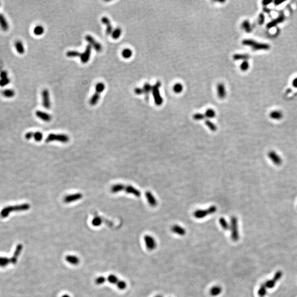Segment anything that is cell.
I'll list each match as a JSON object with an SVG mask.
<instances>
[{"instance_id":"obj_15","label":"cell","mask_w":297,"mask_h":297,"mask_svg":"<svg viewBox=\"0 0 297 297\" xmlns=\"http://www.w3.org/2000/svg\"><path fill=\"white\" fill-rule=\"evenodd\" d=\"M285 19H286V17H285L284 14L282 13H281L276 19L272 20V21L267 23V28L269 29H271L272 28H273L274 26L284 22Z\"/></svg>"},{"instance_id":"obj_55","label":"cell","mask_w":297,"mask_h":297,"mask_svg":"<svg viewBox=\"0 0 297 297\" xmlns=\"http://www.w3.org/2000/svg\"><path fill=\"white\" fill-rule=\"evenodd\" d=\"M271 2H272V1H266V0H265V1H263L262 2V4L264 6H267L268 5H269L270 3H271Z\"/></svg>"},{"instance_id":"obj_38","label":"cell","mask_w":297,"mask_h":297,"mask_svg":"<svg viewBox=\"0 0 297 297\" xmlns=\"http://www.w3.org/2000/svg\"><path fill=\"white\" fill-rule=\"evenodd\" d=\"M205 123V124H206L207 127L209 129H210L211 131L215 132V131L217 130V128L216 126L213 122H211V121H210V120H206Z\"/></svg>"},{"instance_id":"obj_27","label":"cell","mask_w":297,"mask_h":297,"mask_svg":"<svg viewBox=\"0 0 297 297\" xmlns=\"http://www.w3.org/2000/svg\"><path fill=\"white\" fill-rule=\"evenodd\" d=\"M153 86H151L149 83H145L142 87V89L144 91V94L145 95V99L146 101L148 100L149 99V94L152 91Z\"/></svg>"},{"instance_id":"obj_46","label":"cell","mask_w":297,"mask_h":297,"mask_svg":"<svg viewBox=\"0 0 297 297\" xmlns=\"http://www.w3.org/2000/svg\"><path fill=\"white\" fill-rule=\"evenodd\" d=\"M193 118L196 121H201V120H203L205 119V116L204 114H203V113H195L194 115H193Z\"/></svg>"},{"instance_id":"obj_48","label":"cell","mask_w":297,"mask_h":297,"mask_svg":"<svg viewBox=\"0 0 297 297\" xmlns=\"http://www.w3.org/2000/svg\"><path fill=\"white\" fill-rule=\"evenodd\" d=\"M276 282L272 279L271 280H269L265 282V286L267 288H273L276 285Z\"/></svg>"},{"instance_id":"obj_7","label":"cell","mask_w":297,"mask_h":297,"mask_svg":"<svg viewBox=\"0 0 297 297\" xmlns=\"http://www.w3.org/2000/svg\"><path fill=\"white\" fill-rule=\"evenodd\" d=\"M161 86V83L160 82H157L154 86H153L152 93L155 100V103L157 106H160L163 103V99L160 93L159 88Z\"/></svg>"},{"instance_id":"obj_13","label":"cell","mask_w":297,"mask_h":297,"mask_svg":"<svg viewBox=\"0 0 297 297\" xmlns=\"http://www.w3.org/2000/svg\"><path fill=\"white\" fill-rule=\"evenodd\" d=\"M91 46L90 45H88L86 46L85 50L83 52L81 53L80 58V61L82 63H87L90 58L91 52Z\"/></svg>"},{"instance_id":"obj_30","label":"cell","mask_w":297,"mask_h":297,"mask_svg":"<svg viewBox=\"0 0 297 297\" xmlns=\"http://www.w3.org/2000/svg\"><path fill=\"white\" fill-rule=\"evenodd\" d=\"M242 28H243V29L246 32H248V33H250L252 32V26L250 23L249 22V21L246 20L244 21L243 22L242 24Z\"/></svg>"},{"instance_id":"obj_45","label":"cell","mask_w":297,"mask_h":297,"mask_svg":"<svg viewBox=\"0 0 297 297\" xmlns=\"http://www.w3.org/2000/svg\"><path fill=\"white\" fill-rule=\"evenodd\" d=\"M11 80L9 78H3V79H0V86L4 87L6 86L7 85L9 84Z\"/></svg>"},{"instance_id":"obj_8","label":"cell","mask_w":297,"mask_h":297,"mask_svg":"<svg viewBox=\"0 0 297 297\" xmlns=\"http://www.w3.org/2000/svg\"><path fill=\"white\" fill-rule=\"evenodd\" d=\"M85 40L89 44V45L92 47L97 51L100 52L102 50V45L90 35H86Z\"/></svg>"},{"instance_id":"obj_59","label":"cell","mask_w":297,"mask_h":297,"mask_svg":"<svg viewBox=\"0 0 297 297\" xmlns=\"http://www.w3.org/2000/svg\"><path fill=\"white\" fill-rule=\"evenodd\" d=\"M162 297V296H161V295H159V296H156V297Z\"/></svg>"},{"instance_id":"obj_10","label":"cell","mask_w":297,"mask_h":297,"mask_svg":"<svg viewBox=\"0 0 297 297\" xmlns=\"http://www.w3.org/2000/svg\"><path fill=\"white\" fill-rule=\"evenodd\" d=\"M25 138L27 140H30L33 138L36 142H40L43 138V134L39 131L29 132L25 134Z\"/></svg>"},{"instance_id":"obj_11","label":"cell","mask_w":297,"mask_h":297,"mask_svg":"<svg viewBox=\"0 0 297 297\" xmlns=\"http://www.w3.org/2000/svg\"><path fill=\"white\" fill-rule=\"evenodd\" d=\"M42 104L44 108L49 109L51 107V102L50 99L49 91L47 89H44L41 92Z\"/></svg>"},{"instance_id":"obj_42","label":"cell","mask_w":297,"mask_h":297,"mask_svg":"<svg viewBox=\"0 0 297 297\" xmlns=\"http://www.w3.org/2000/svg\"><path fill=\"white\" fill-rule=\"evenodd\" d=\"M11 263V259L7 258L5 257H0V266L5 267Z\"/></svg>"},{"instance_id":"obj_58","label":"cell","mask_w":297,"mask_h":297,"mask_svg":"<svg viewBox=\"0 0 297 297\" xmlns=\"http://www.w3.org/2000/svg\"><path fill=\"white\" fill-rule=\"evenodd\" d=\"M62 297H70V296H69V295H68V294H64V295H63V296H62Z\"/></svg>"},{"instance_id":"obj_5","label":"cell","mask_w":297,"mask_h":297,"mask_svg":"<svg viewBox=\"0 0 297 297\" xmlns=\"http://www.w3.org/2000/svg\"><path fill=\"white\" fill-rule=\"evenodd\" d=\"M216 211H217L216 207L213 205V206L209 207V208H207L205 210L199 209V210H197L195 211L193 213V215H194V217H195L196 219H203V218L207 217V216L209 215H211V214L215 213L216 212Z\"/></svg>"},{"instance_id":"obj_44","label":"cell","mask_w":297,"mask_h":297,"mask_svg":"<svg viewBox=\"0 0 297 297\" xmlns=\"http://www.w3.org/2000/svg\"><path fill=\"white\" fill-rule=\"evenodd\" d=\"M240 70L242 71H246L249 68V63L247 61H244L240 65Z\"/></svg>"},{"instance_id":"obj_1","label":"cell","mask_w":297,"mask_h":297,"mask_svg":"<svg viewBox=\"0 0 297 297\" xmlns=\"http://www.w3.org/2000/svg\"><path fill=\"white\" fill-rule=\"evenodd\" d=\"M30 205L29 204L24 203L14 206H7L2 209L0 212V217L5 219L9 215L13 212H22L29 210Z\"/></svg>"},{"instance_id":"obj_47","label":"cell","mask_w":297,"mask_h":297,"mask_svg":"<svg viewBox=\"0 0 297 297\" xmlns=\"http://www.w3.org/2000/svg\"><path fill=\"white\" fill-rule=\"evenodd\" d=\"M173 89L176 93H180L183 90V86L180 83H177L173 86Z\"/></svg>"},{"instance_id":"obj_21","label":"cell","mask_w":297,"mask_h":297,"mask_svg":"<svg viewBox=\"0 0 297 297\" xmlns=\"http://www.w3.org/2000/svg\"><path fill=\"white\" fill-rule=\"evenodd\" d=\"M23 249V246L22 244H18L17 246L16 249L15 250V252L14 253L13 257L11 259V263L13 264H14L17 263V258L19 256L20 254L21 253L22 250Z\"/></svg>"},{"instance_id":"obj_37","label":"cell","mask_w":297,"mask_h":297,"mask_svg":"<svg viewBox=\"0 0 297 297\" xmlns=\"http://www.w3.org/2000/svg\"><path fill=\"white\" fill-rule=\"evenodd\" d=\"M107 279L109 283L113 284H116L119 280L115 275H110L107 277Z\"/></svg>"},{"instance_id":"obj_53","label":"cell","mask_w":297,"mask_h":297,"mask_svg":"<svg viewBox=\"0 0 297 297\" xmlns=\"http://www.w3.org/2000/svg\"><path fill=\"white\" fill-rule=\"evenodd\" d=\"M8 77V73H7V72L3 71L1 72V73H0V79H3V78H6Z\"/></svg>"},{"instance_id":"obj_57","label":"cell","mask_w":297,"mask_h":297,"mask_svg":"<svg viewBox=\"0 0 297 297\" xmlns=\"http://www.w3.org/2000/svg\"><path fill=\"white\" fill-rule=\"evenodd\" d=\"M263 10H264V11L265 12L267 13H269L270 12V9L269 8H266V7H264Z\"/></svg>"},{"instance_id":"obj_9","label":"cell","mask_w":297,"mask_h":297,"mask_svg":"<svg viewBox=\"0 0 297 297\" xmlns=\"http://www.w3.org/2000/svg\"><path fill=\"white\" fill-rule=\"evenodd\" d=\"M146 248L149 250H153L156 248L157 244L153 237L150 235H145L144 237Z\"/></svg>"},{"instance_id":"obj_4","label":"cell","mask_w":297,"mask_h":297,"mask_svg":"<svg viewBox=\"0 0 297 297\" xmlns=\"http://www.w3.org/2000/svg\"><path fill=\"white\" fill-rule=\"evenodd\" d=\"M70 140L69 136L65 134H55L51 133L49 134L46 138L45 142H58L62 143H67Z\"/></svg>"},{"instance_id":"obj_36","label":"cell","mask_w":297,"mask_h":297,"mask_svg":"<svg viewBox=\"0 0 297 297\" xmlns=\"http://www.w3.org/2000/svg\"><path fill=\"white\" fill-rule=\"evenodd\" d=\"M267 293V288L266 287L265 284H262L260 287L259 289L258 294L260 297H264Z\"/></svg>"},{"instance_id":"obj_51","label":"cell","mask_w":297,"mask_h":297,"mask_svg":"<svg viewBox=\"0 0 297 297\" xmlns=\"http://www.w3.org/2000/svg\"><path fill=\"white\" fill-rule=\"evenodd\" d=\"M265 15L264 14V13H261L259 14V16L258 19V23L260 25H263L264 22H265Z\"/></svg>"},{"instance_id":"obj_52","label":"cell","mask_w":297,"mask_h":297,"mask_svg":"<svg viewBox=\"0 0 297 297\" xmlns=\"http://www.w3.org/2000/svg\"><path fill=\"white\" fill-rule=\"evenodd\" d=\"M134 92L137 95H142L144 94V91L142 88H136L134 89Z\"/></svg>"},{"instance_id":"obj_18","label":"cell","mask_w":297,"mask_h":297,"mask_svg":"<svg viewBox=\"0 0 297 297\" xmlns=\"http://www.w3.org/2000/svg\"><path fill=\"white\" fill-rule=\"evenodd\" d=\"M145 197L148 202V204L152 207H156L157 205V201L156 199L155 196L150 191L145 192Z\"/></svg>"},{"instance_id":"obj_60","label":"cell","mask_w":297,"mask_h":297,"mask_svg":"<svg viewBox=\"0 0 297 297\" xmlns=\"http://www.w3.org/2000/svg\"><path fill=\"white\" fill-rule=\"evenodd\" d=\"M0 6H1V3H0Z\"/></svg>"},{"instance_id":"obj_40","label":"cell","mask_w":297,"mask_h":297,"mask_svg":"<svg viewBox=\"0 0 297 297\" xmlns=\"http://www.w3.org/2000/svg\"><path fill=\"white\" fill-rule=\"evenodd\" d=\"M205 117L208 118H214L216 116V113L214 110L211 109H209L206 111L205 113H204Z\"/></svg>"},{"instance_id":"obj_34","label":"cell","mask_w":297,"mask_h":297,"mask_svg":"<svg viewBox=\"0 0 297 297\" xmlns=\"http://www.w3.org/2000/svg\"><path fill=\"white\" fill-rule=\"evenodd\" d=\"M34 34L36 36H40L44 34V28L43 26H36L33 30Z\"/></svg>"},{"instance_id":"obj_31","label":"cell","mask_w":297,"mask_h":297,"mask_svg":"<svg viewBox=\"0 0 297 297\" xmlns=\"http://www.w3.org/2000/svg\"><path fill=\"white\" fill-rule=\"evenodd\" d=\"M233 58L236 61L243 60L244 61H247L250 58V56L248 54H235L234 55H233Z\"/></svg>"},{"instance_id":"obj_20","label":"cell","mask_w":297,"mask_h":297,"mask_svg":"<svg viewBox=\"0 0 297 297\" xmlns=\"http://www.w3.org/2000/svg\"><path fill=\"white\" fill-rule=\"evenodd\" d=\"M101 22L103 24H105V26H106V34L107 35L111 34L113 32V27L111 25V22H110V20L109 19V18H107V17H103L101 19Z\"/></svg>"},{"instance_id":"obj_6","label":"cell","mask_w":297,"mask_h":297,"mask_svg":"<svg viewBox=\"0 0 297 297\" xmlns=\"http://www.w3.org/2000/svg\"><path fill=\"white\" fill-rule=\"evenodd\" d=\"M105 85L103 83H98L96 85V91L94 94L91 97L89 100V103L91 106H94L97 104L99 99L101 93L105 90Z\"/></svg>"},{"instance_id":"obj_39","label":"cell","mask_w":297,"mask_h":297,"mask_svg":"<svg viewBox=\"0 0 297 297\" xmlns=\"http://www.w3.org/2000/svg\"><path fill=\"white\" fill-rule=\"evenodd\" d=\"M132 54H133L132 51L129 49H124L122 53L123 58H126V59L130 58L131 56H132Z\"/></svg>"},{"instance_id":"obj_3","label":"cell","mask_w":297,"mask_h":297,"mask_svg":"<svg viewBox=\"0 0 297 297\" xmlns=\"http://www.w3.org/2000/svg\"><path fill=\"white\" fill-rule=\"evenodd\" d=\"M231 230V237L233 241L237 242L239 239V231H238V223L237 217L232 216L231 219L230 223Z\"/></svg>"},{"instance_id":"obj_50","label":"cell","mask_w":297,"mask_h":297,"mask_svg":"<svg viewBox=\"0 0 297 297\" xmlns=\"http://www.w3.org/2000/svg\"><path fill=\"white\" fill-rule=\"evenodd\" d=\"M106 279L104 276H99L95 279V282L97 285H100L104 284L106 282Z\"/></svg>"},{"instance_id":"obj_16","label":"cell","mask_w":297,"mask_h":297,"mask_svg":"<svg viewBox=\"0 0 297 297\" xmlns=\"http://www.w3.org/2000/svg\"><path fill=\"white\" fill-rule=\"evenodd\" d=\"M268 156L272 162L277 166H279L282 163V160L281 157L273 151H271L268 153Z\"/></svg>"},{"instance_id":"obj_32","label":"cell","mask_w":297,"mask_h":297,"mask_svg":"<svg viewBox=\"0 0 297 297\" xmlns=\"http://www.w3.org/2000/svg\"><path fill=\"white\" fill-rule=\"evenodd\" d=\"M219 222H220V225L224 230L227 231V230H230V225L228 224V223L227 222V221H226L225 218L221 217L219 220Z\"/></svg>"},{"instance_id":"obj_24","label":"cell","mask_w":297,"mask_h":297,"mask_svg":"<svg viewBox=\"0 0 297 297\" xmlns=\"http://www.w3.org/2000/svg\"><path fill=\"white\" fill-rule=\"evenodd\" d=\"M14 47L16 51L20 55H23L25 53V48L23 43L20 40H17L14 43Z\"/></svg>"},{"instance_id":"obj_26","label":"cell","mask_w":297,"mask_h":297,"mask_svg":"<svg viewBox=\"0 0 297 297\" xmlns=\"http://www.w3.org/2000/svg\"><path fill=\"white\" fill-rule=\"evenodd\" d=\"M65 260L72 265H77L80 262V260L77 256L69 255L65 256Z\"/></svg>"},{"instance_id":"obj_29","label":"cell","mask_w":297,"mask_h":297,"mask_svg":"<svg viewBox=\"0 0 297 297\" xmlns=\"http://www.w3.org/2000/svg\"><path fill=\"white\" fill-rule=\"evenodd\" d=\"M2 94L4 97L8 98V99H10V98H12L15 96L16 92L13 89H5L2 92Z\"/></svg>"},{"instance_id":"obj_25","label":"cell","mask_w":297,"mask_h":297,"mask_svg":"<svg viewBox=\"0 0 297 297\" xmlns=\"http://www.w3.org/2000/svg\"><path fill=\"white\" fill-rule=\"evenodd\" d=\"M222 292V288L220 286H215L210 290V294L212 297H217L219 296Z\"/></svg>"},{"instance_id":"obj_41","label":"cell","mask_w":297,"mask_h":297,"mask_svg":"<svg viewBox=\"0 0 297 297\" xmlns=\"http://www.w3.org/2000/svg\"><path fill=\"white\" fill-rule=\"evenodd\" d=\"M81 53L77 51H69L66 53V56L68 57H80Z\"/></svg>"},{"instance_id":"obj_33","label":"cell","mask_w":297,"mask_h":297,"mask_svg":"<svg viewBox=\"0 0 297 297\" xmlns=\"http://www.w3.org/2000/svg\"><path fill=\"white\" fill-rule=\"evenodd\" d=\"M103 222V219L101 218L99 216H97L95 217H94V219H92V221H91V223H92V226H95V227H98V226L101 225Z\"/></svg>"},{"instance_id":"obj_49","label":"cell","mask_w":297,"mask_h":297,"mask_svg":"<svg viewBox=\"0 0 297 297\" xmlns=\"http://www.w3.org/2000/svg\"><path fill=\"white\" fill-rule=\"evenodd\" d=\"M282 276V272L281 271H278L276 272V273L275 274L273 277L272 278V279L276 282L277 283L278 281H279L281 277Z\"/></svg>"},{"instance_id":"obj_28","label":"cell","mask_w":297,"mask_h":297,"mask_svg":"<svg viewBox=\"0 0 297 297\" xmlns=\"http://www.w3.org/2000/svg\"><path fill=\"white\" fill-rule=\"evenodd\" d=\"M270 117L275 120H279L283 117V113L280 111H273L270 113Z\"/></svg>"},{"instance_id":"obj_54","label":"cell","mask_w":297,"mask_h":297,"mask_svg":"<svg viewBox=\"0 0 297 297\" xmlns=\"http://www.w3.org/2000/svg\"><path fill=\"white\" fill-rule=\"evenodd\" d=\"M292 84L293 87H294L295 88H297V77L294 78V79L292 80Z\"/></svg>"},{"instance_id":"obj_43","label":"cell","mask_w":297,"mask_h":297,"mask_svg":"<svg viewBox=\"0 0 297 297\" xmlns=\"http://www.w3.org/2000/svg\"><path fill=\"white\" fill-rule=\"evenodd\" d=\"M116 285L117 287L120 290H124L127 287L126 282L123 280H119Z\"/></svg>"},{"instance_id":"obj_2","label":"cell","mask_w":297,"mask_h":297,"mask_svg":"<svg viewBox=\"0 0 297 297\" xmlns=\"http://www.w3.org/2000/svg\"><path fill=\"white\" fill-rule=\"evenodd\" d=\"M243 45L249 46L254 51H266L270 49V45L266 43H261L252 39H244L242 41Z\"/></svg>"},{"instance_id":"obj_19","label":"cell","mask_w":297,"mask_h":297,"mask_svg":"<svg viewBox=\"0 0 297 297\" xmlns=\"http://www.w3.org/2000/svg\"><path fill=\"white\" fill-rule=\"evenodd\" d=\"M171 231L173 233L180 236H184L186 234L185 228L178 225H174L171 227Z\"/></svg>"},{"instance_id":"obj_56","label":"cell","mask_w":297,"mask_h":297,"mask_svg":"<svg viewBox=\"0 0 297 297\" xmlns=\"http://www.w3.org/2000/svg\"><path fill=\"white\" fill-rule=\"evenodd\" d=\"M283 2H284V1H278V0H276V1H274V4H275V6H278V5H279L280 4L282 3Z\"/></svg>"},{"instance_id":"obj_23","label":"cell","mask_w":297,"mask_h":297,"mask_svg":"<svg viewBox=\"0 0 297 297\" xmlns=\"http://www.w3.org/2000/svg\"><path fill=\"white\" fill-rule=\"evenodd\" d=\"M0 27L1 29L5 32H6L9 29V24L5 17L2 14H0Z\"/></svg>"},{"instance_id":"obj_35","label":"cell","mask_w":297,"mask_h":297,"mask_svg":"<svg viewBox=\"0 0 297 297\" xmlns=\"http://www.w3.org/2000/svg\"><path fill=\"white\" fill-rule=\"evenodd\" d=\"M122 34V29L120 28H117L115 30H113V32L111 34V36L112 38L114 39H118Z\"/></svg>"},{"instance_id":"obj_22","label":"cell","mask_w":297,"mask_h":297,"mask_svg":"<svg viewBox=\"0 0 297 297\" xmlns=\"http://www.w3.org/2000/svg\"><path fill=\"white\" fill-rule=\"evenodd\" d=\"M217 92L219 97L221 99H223L226 97V92L224 84L219 83L217 86Z\"/></svg>"},{"instance_id":"obj_12","label":"cell","mask_w":297,"mask_h":297,"mask_svg":"<svg viewBox=\"0 0 297 297\" xmlns=\"http://www.w3.org/2000/svg\"><path fill=\"white\" fill-rule=\"evenodd\" d=\"M83 195L80 193H77L74 194L67 195L63 198V202L65 204L71 203L72 202H74L78 200H80L82 199Z\"/></svg>"},{"instance_id":"obj_17","label":"cell","mask_w":297,"mask_h":297,"mask_svg":"<svg viewBox=\"0 0 297 297\" xmlns=\"http://www.w3.org/2000/svg\"><path fill=\"white\" fill-rule=\"evenodd\" d=\"M35 115L39 119L45 122H50L51 120L52 117L50 114L41 111H36L35 112Z\"/></svg>"},{"instance_id":"obj_14","label":"cell","mask_w":297,"mask_h":297,"mask_svg":"<svg viewBox=\"0 0 297 297\" xmlns=\"http://www.w3.org/2000/svg\"><path fill=\"white\" fill-rule=\"evenodd\" d=\"M122 191H124L128 194H132L136 197H140L141 196V192L139 190L130 185L126 186L123 184Z\"/></svg>"}]
</instances>
